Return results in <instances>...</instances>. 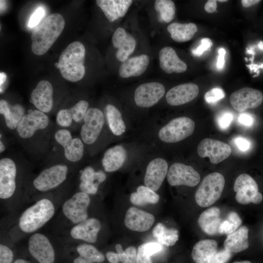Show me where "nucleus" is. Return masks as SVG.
Returning a JSON list of instances; mask_svg holds the SVG:
<instances>
[{
	"label": "nucleus",
	"mask_w": 263,
	"mask_h": 263,
	"mask_svg": "<svg viewBox=\"0 0 263 263\" xmlns=\"http://www.w3.org/2000/svg\"><path fill=\"white\" fill-rule=\"evenodd\" d=\"M65 23L61 14L53 13L35 27L31 34L33 53L38 56L46 53L61 34Z\"/></svg>",
	"instance_id": "nucleus-1"
},
{
	"label": "nucleus",
	"mask_w": 263,
	"mask_h": 263,
	"mask_svg": "<svg viewBox=\"0 0 263 263\" xmlns=\"http://www.w3.org/2000/svg\"><path fill=\"white\" fill-rule=\"evenodd\" d=\"M85 56L84 45L80 41H75L64 49L55 65L64 79L70 82H77L82 79L85 74Z\"/></svg>",
	"instance_id": "nucleus-2"
},
{
	"label": "nucleus",
	"mask_w": 263,
	"mask_h": 263,
	"mask_svg": "<svg viewBox=\"0 0 263 263\" xmlns=\"http://www.w3.org/2000/svg\"><path fill=\"white\" fill-rule=\"evenodd\" d=\"M55 212L53 202L49 199H41L22 213L19 220V226L24 233L34 232L47 223Z\"/></svg>",
	"instance_id": "nucleus-3"
},
{
	"label": "nucleus",
	"mask_w": 263,
	"mask_h": 263,
	"mask_svg": "<svg viewBox=\"0 0 263 263\" xmlns=\"http://www.w3.org/2000/svg\"><path fill=\"white\" fill-rule=\"evenodd\" d=\"M225 184L224 177L219 172H212L206 176L195 194L197 205L203 207L211 206L220 198Z\"/></svg>",
	"instance_id": "nucleus-4"
},
{
	"label": "nucleus",
	"mask_w": 263,
	"mask_h": 263,
	"mask_svg": "<svg viewBox=\"0 0 263 263\" xmlns=\"http://www.w3.org/2000/svg\"><path fill=\"white\" fill-rule=\"evenodd\" d=\"M195 129V123L190 118L181 116L170 120L159 131L158 137L163 142L176 143L190 136Z\"/></svg>",
	"instance_id": "nucleus-5"
},
{
	"label": "nucleus",
	"mask_w": 263,
	"mask_h": 263,
	"mask_svg": "<svg viewBox=\"0 0 263 263\" xmlns=\"http://www.w3.org/2000/svg\"><path fill=\"white\" fill-rule=\"evenodd\" d=\"M236 193V201L242 205L252 203L259 204L263 200V195L259 192L258 186L254 179L246 173L240 174L236 178L234 186Z\"/></svg>",
	"instance_id": "nucleus-6"
},
{
	"label": "nucleus",
	"mask_w": 263,
	"mask_h": 263,
	"mask_svg": "<svg viewBox=\"0 0 263 263\" xmlns=\"http://www.w3.org/2000/svg\"><path fill=\"white\" fill-rule=\"evenodd\" d=\"M68 171V167L63 164H56L46 168L35 178L34 187L41 192L53 189L66 180Z\"/></svg>",
	"instance_id": "nucleus-7"
},
{
	"label": "nucleus",
	"mask_w": 263,
	"mask_h": 263,
	"mask_svg": "<svg viewBox=\"0 0 263 263\" xmlns=\"http://www.w3.org/2000/svg\"><path fill=\"white\" fill-rule=\"evenodd\" d=\"M90 204L89 195L82 191L78 192L64 203L62 212L69 221L76 225L88 219Z\"/></svg>",
	"instance_id": "nucleus-8"
},
{
	"label": "nucleus",
	"mask_w": 263,
	"mask_h": 263,
	"mask_svg": "<svg viewBox=\"0 0 263 263\" xmlns=\"http://www.w3.org/2000/svg\"><path fill=\"white\" fill-rule=\"evenodd\" d=\"M83 121L80 131L81 140L86 144H92L96 141L102 130L104 124V114L98 108H90Z\"/></svg>",
	"instance_id": "nucleus-9"
},
{
	"label": "nucleus",
	"mask_w": 263,
	"mask_h": 263,
	"mask_svg": "<svg viewBox=\"0 0 263 263\" xmlns=\"http://www.w3.org/2000/svg\"><path fill=\"white\" fill-rule=\"evenodd\" d=\"M49 118L47 114L38 110H30L22 117L17 127L19 135L22 138L32 137L38 130L47 128Z\"/></svg>",
	"instance_id": "nucleus-10"
},
{
	"label": "nucleus",
	"mask_w": 263,
	"mask_h": 263,
	"mask_svg": "<svg viewBox=\"0 0 263 263\" xmlns=\"http://www.w3.org/2000/svg\"><path fill=\"white\" fill-rule=\"evenodd\" d=\"M28 248L31 255L38 263H54V248L44 234L37 233L32 235L28 240Z\"/></svg>",
	"instance_id": "nucleus-11"
},
{
	"label": "nucleus",
	"mask_w": 263,
	"mask_h": 263,
	"mask_svg": "<svg viewBox=\"0 0 263 263\" xmlns=\"http://www.w3.org/2000/svg\"><path fill=\"white\" fill-rule=\"evenodd\" d=\"M167 180L172 186L193 187L199 183L200 175L191 166L177 162L172 164L168 169Z\"/></svg>",
	"instance_id": "nucleus-12"
},
{
	"label": "nucleus",
	"mask_w": 263,
	"mask_h": 263,
	"mask_svg": "<svg viewBox=\"0 0 263 263\" xmlns=\"http://www.w3.org/2000/svg\"><path fill=\"white\" fill-rule=\"evenodd\" d=\"M232 152L227 143L211 138H205L199 144L197 153L202 158L208 157L211 163L217 164L228 157Z\"/></svg>",
	"instance_id": "nucleus-13"
},
{
	"label": "nucleus",
	"mask_w": 263,
	"mask_h": 263,
	"mask_svg": "<svg viewBox=\"0 0 263 263\" xmlns=\"http://www.w3.org/2000/svg\"><path fill=\"white\" fill-rule=\"evenodd\" d=\"M165 94L164 85L159 82L143 83L135 90L134 98L136 105L141 108H149L161 99Z\"/></svg>",
	"instance_id": "nucleus-14"
},
{
	"label": "nucleus",
	"mask_w": 263,
	"mask_h": 263,
	"mask_svg": "<svg viewBox=\"0 0 263 263\" xmlns=\"http://www.w3.org/2000/svg\"><path fill=\"white\" fill-rule=\"evenodd\" d=\"M263 95L259 90L248 87L240 89L232 93L229 102L234 110L242 112L259 107L263 102Z\"/></svg>",
	"instance_id": "nucleus-15"
},
{
	"label": "nucleus",
	"mask_w": 263,
	"mask_h": 263,
	"mask_svg": "<svg viewBox=\"0 0 263 263\" xmlns=\"http://www.w3.org/2000/svg\"><path fill=\"white\" fill-rule=\"evenodd\" d=\"M55 139L63 147L64 156L68 160L76 162L82 158L84 152L83 141L79 138H73L69 131L64 129L57 130Z\"/></svg>",
	"instance_id": "nucleus-16"
},
{
	"label": "nucleus",
	"mask_w": 263,
	"mask_h": 263,
	"mask_svg": "<svg viewBox=\"0 0 263 263\" xmlns=\"http://www.w3.org/2000/svg\"><path fill=\"white\" fill-rule=\"evenodd\" d=\"M17 167L11 158L0 160V198L7 199L14 194L16 188Z\"/></svg>",
	"instance_id": "nucleus-17"
},
{
	"label": "nucleus",
	"mask_w": 263,
	"mask_h": 263,
	"mask_svg": "<svg viewBox=\"0 0 263 263\" xmlns=\"http://www.w3.org/2000/svg\"><path fill=\"white\" fill-rule=\"evenodd\" d=\"M168 172V164L166 160L156 158L148 165L144 179L145 186L154 191L157 190L162 184Z\"/></svg>",
	"instance_id": "nucleus-18"
},
{
	"label": "nucleus",
	"mask_w": 263,
	"mask_h": 263,
	"mask_svg": "<svg viewBox=\"0 0 263 263\" xmlns=\"http://www.w3.org/2000/svg\"><path fill=\"white\" fill-rule=\"evenodd\" d=\"M155 222L154 216L135 207L127 210L124 225L129 229L137 232H145L150 229Z\"/></svg>",
	"instance_id": "nucleus-19"
},
{
	"label": "nucleus",
	"mask_w": 263,
	"mask_h": 263,
	"mask_svg": "<svg viewBox=\"0 0 263 263\" xmlns=\"http://www.w3.org/2000/svg\"><path fill=\"white\" fill-rule=\"evenodd\" d=\"M31 101L38 110L44 113L50 112L54 105L51 83L46 80L39 81L31 93Z\"/></svg>",
	"instance_id": "nucleus-20"
},
{
	"label": "nucleus",
	"mask_w": 263,
	"mask_h": 263,
	"mask_svg": "<svg viewBox=\"0 0 263 263\" xmlns=\"http://www.w3.org/2000/svg\"><path fill=\"white\" fill-rule=\"evenodd\" d=\"M198 94L199 88L196 84L187 83L171 88L167 93L166 99L169 105L177 106L191 101Z\"/></svg>",
	"instance_id": "nucleus-21"
},
{
	"label": "nucleus",
	"mask_w": 263,
	"mask_h": 263,
	"mask_svg": "<svg viewBox=\"0 0 263 263\" xmlns=\"http://www.w3.org/2000/svg\"><path fill=\"white\" fill-rule=\"evenodd\" d=\"M112 41L117 50L116 58L121 62H124L134 52L136 47V40L134 37L121 27L117 28L113 33Z\"/></svg>",
	"instance_id": "nucleus-22"
},
{
	"label": "nucleus",
	"mask_w": 263,
	"mask_h": 263,
	"mask_svg": "<svg viewBox=\"0 0 263 263\" xmlns=\"http://www.w3.org/2000/svg\"><path fill=\"white\" fill-rule=\"evenodd\" d=\"M101 228V223L97 219L88 218L73 226L70 230V235L75 240L94 243L97 241Z\"/></svg>",
	"instance_id": "nucleus-23"
},
{
	"label": "nucleus",
	"mask_w": 263,
	"mask_h": 263,
	"mask_svg": "<svg viewBox=\"0 0 263 263\" xmlns=\"http://www.w3.org/2000/svg\"><path fill=\"white\" fill-rule=\"evenodd\" d=\"M159 59L161 69L167 74L182 73L187 70V64L179 58L172 47L162 48L159 53Z\"/></svg>",
	"instance_id": "nucleus-24"
},
{
	"label": "nucleus",
	"mask_w": 263,
	"mask_h": 263,
	"mask_svg": "<svg viewBox=\"0 0 263 263\" xmlns=\"http://www.w3.org/2000/svg\"><path fill=\"white\" fill-rule=\"evenodd\" d=\"M106 179V174L101 170L95 171L91 167L84 169L80 176L79 188L87 194H95L99 186Z\"/></svg>",
	"instance_id": "nucleus-25"
},
{
	"label": "nucleus",
	"mask_w": 263,
	"mask_h": 263,
	"mask_svg": "<svg viewBox=\"0 0 263 263\" xmlns=\"http://www.w3.org/2000/svg\"><path fill=\"white\" fill-rule=\"evenodd\" d=\"M132 3L131 0H97L96 3L101 8L110 22L124 17Z\"/></svg>",
	"instance_id": "nucleus-26"
},
{
	"label": "nucleus",
	"mask_w": 263,
	"mask_h": 263,
	"mask_svg": "<svg viewBox=\"0 0 263 263\" xmlns=\"http://www.w3.org/2000/svg\"><path fill=\"white\" fill-rule=\"evenodd\" d=\"M149 62V56L145 54L130 57L120 65L119 75L124 78L139 76L146 71Z\"/></svg>",
	"instance_id": "nucleus-27"
},
{
	"label": "nucleus",
	"mask_w": 263,
	"mask_h": 263,
	"mask_svg": "<svg viewBox=\"0 0 263 263\" xmlns=\"http://www.w3.org/2000/svg\"><path fill=\"white\" fill-rule=\"evenodd\" d=\"M127 156V151L122 146L116 145L108 149L102 159L104 170L108 172L116 171L123 165Z\"/></svg>",
	"instance_id": "nucleus-28"
},
{
	"label": "nucleus",
	"mask_w": 263,
	"mask_h": 263,
	"mask_svg": "<svg viewBox=\"0 0 263 263\" xmlns=\"http://www.w3.org/2000/svg\"><path fill=\"white\" fill-rule=\"evenodd\" d=\"M220 216V209L217 207H212L200 215L198 223L206 234L209 235H215L218 234V229L223 220Z\"/></svg>",
	"instance_id": "nucleus-29"
},
{
	"label": "nucleus",
	"mask_w": 263,
	"mask_h": 263,
	"mask_svg": "<svg viewBox=\"0 0 263 263\" xmlns=\"http://www.w3.org/2000/svg\"><path fill=\"white\" fill-rule=\"evenodd\" d=\"M248 229L242 226L233 233L228 234L224 243V249L232 253H238L249 247Z\"/></svg>",
	"instance_id": "nucleus-30"
},
{
	"label": "nucleus",
	"mask_w": 263,
	"mask_h": 263,
	"mask_svg": "<svg viewBox=\"0 0 263 263\" xmlns=\"http://www.w3.org/2000/svg\"><path fill=\"white\" fill-rule=\"evenodd\" d=\"M0 113L3 115L7 127L11 130L16 129L24 116V109L19 104L10 105L4 99L0 100Z\"/></svg>",
	"instance_id": "nucleus-31"
},
{
	"label": "nucleus",
	"mask_w": 263,
	"mask_h": 263,
	"mask_svg": "<svg viewBox=\"0 0 263 263\" xmlns=\"http://www.w3.org/2000/svg\"><path fill=\"white\" fill-rule=\"evenodd\" d=\"M218 243L214 240L199 241L193 246L191 257L195 263H206L217 252Z\"/></svg>",
	"instance_id": "nucleus-32"
},
{
	"label": "nucleus",
	"mask_w": 263,
	"mask_h": 263,
	"mask_svg": "<svg viewBox=\"0 0 263 263\" xmlns=\"http://www.w3.org/2000/svg\"><path fill=\"white\" fill-rule=\"evenodd\" d=\"M171 38L178 42H184L190 40L198 29L196 25L192 22L182 24L173 22L167 27Z\"/></svg>",
	"instance_id": "nucleus-33"
},
{
	"label": "nucleus",
	"mask_w": 263,
	"mask_h": 263,
	"mask_svg": "<svg viewBox=\"0 0 263 263\" xmlns=\"http://www.w3.org/2000/svg\"><path fill=\"white\" fill-rule=\"evenodd\" d=\"M116 253L108 251L106 257L110 263H136L137 249L134 246H130L123 250L120 244L115 245Z\"/></svg>",
	"instance_id": "nucleus-34"
},
{
	"label": "nucleus",
	"mask_w": 263,
	"mask_h": 263,
	"mask_svg": "<svg viewBox=\"0 0 263 263\" xmlns=\"http://www.w3.org/2000/svg\"><path fill=\"white\" fill-rule=\"evenodd\" d=\"M105 113L109 127L115 135L120 136L126 131V125L118 109L112 104H107Z\"/></svg>",
	"instance_id": "nucleus-35"
},
{
	"label": "nucleus",
	"mask_w": 263,
	"mask_h": 263,
	"mask_svg": "<svg viewBox=\"0 0 263 263\" xmlns=\"http://www.w3.org/2000/svg\"><path fill=\"white\" fill-rule=\"evenodd\" d=\"M152 235L158 243L162 245H173L178 240V231L175 228H168L164 224L159 223L152 230Z\"/></svg>",
	"instance_id": "nucleus-36"
},
{
	"label": "nucleus",
	"mask_w": 263,
	"mask_h": 263,
	"mask_svg": "<svg viewBox=\"0 0 263 263\" xmlns=\"http://www.w3.org/2000/svg\"><path fill=\"white\" fill-rule=\"evenodd\" d=\"M130 200L132 204L136 206L154 204L158 202L159 196L150 188L140 186L137 187L136 192L131 193Z\"/></svg>",
	"instance_id": "nucleus-37"
},
{
	"label": "nucleus",
	"mask_w": 263,
	"mask_h": 263,
	"mask_svg": "<svg viewBox=\"0 0 263 263\" xmlns=\"http://www.w3.org/2000/svg\"><path fill=\"white\" fill-rule=\"evenodd\" d=\"M154 8L163 21L169 23L173 19L175 6L172 0H156L154 2Z\"/></svg>",
	"instance_id": "nucleus-38"
},
{
	"label": "nucleus",
	"mask_w": 263,
	"mask_h": 263,
	"mask_svg": "<svg viewBox=\"0 0 263 263\" xmlns=\"http://www.w3.org/2000/svg\"><path fill=\"white\" fill-rule=\"evenodd\" d=\"M79 255L93 263H100L104 261L105 257L94 246L89 244H80L76 247Z\"/></svg>",
	"instance_id": "nucleus-39"
},
{
	"label": "nucleus",
	"mask_w": 263,
	"mask_h": 263,
	"mask_svg": "<svg viewBox=\"0 0 263 263\" xmlns=\"http://www.w3.org/2000/svg\"><path fill=\"white\" fill-rule=\"evenodd\" d=\"M242 223V221L238 214L234 211L230 212L226 219L222 220L218 229V234H230L235 231Z\"/></svg>",
	"instance_id": "nucleus-40"
},
{
	"label": "nucleus",
	"mask_w": 263,
	"mask_h": 263,
	"mask_svg": "<svg viewBox=\"0 0 263 263\" xmlns=\"http://www.w3.org/2000/svg\"><path fill=\"white\" fill-rule=\"evenodd\" d=\"M88 107L89 103L86 100H81L69 108L73 121L78 123L83 119Z\"/></svg>",
	"instance_id": "nucleus-41"
},
{
	"label": "nucleus",
	"mask_w": 263,
	"mask_h": 263,
	"mask_svg": "<svg viewBox=\"0 0 263 263\" xmlns=\"http://www.w3.org/2000/svg\"><path fill=\"white\" fill-rule=\"evenodd\" d=\"M56 122L61 127H68L71 126L73 121L69 109L59 110L56 116Z\"/></svg>",
	"instance_id": "nucleus-42"
},
{
	"label": "nucleus",
	"mask_w": 263,
	"mask_h": 263,
	"mask_svg": "<svg viewBox=\"0 0 263 263\" xmlns=\"http://www.w3.org/2000/svg\"><path fill=\"white\" fill-rule=\"evenodd\" d=\"M225 95V93L222 89L214 88L206 93L205 99L208 103H214L223 99Z\"/></svg>",
	"instance_id": "nucleus-43"
},
{
	"label": "nucleus",
	"mask_w": 263,
	"mask_h": 263,
	"mask_svg": "<svg viewBox=\"0 0 263 263\" xmlns=\"http://www.w3.org/2000/svg\"><path fill=\"white\" fill-rule=\"evenodd\" d=\"M231 256V253L224 249L217 251L206 263H226Z\"/></svg>",
	"instance_id": "nucleus-44"
},
{
	"label": "nucleus",
	"mask_w": 263,
	"mask_h": 263,
	"mask_svg": "<svg viewBox=\"0 0 263 263\" xmlns=\"http://www.w3.org/2000/svg\"><path fill=\"white\" fill-rule=\"evenodd\" d=\"M233 118V116L230 112H225L221 113L217 117L218 126L223 130H226L230 125Z\"/></svg>",
	"instance_id": "nucleus-45"
},
{
	"label": "nucleus",
	"mask_w": 263,
	"mask_h": 263,
	"mask_svg": "<svg viewBox=\"0 0 263 263\" xmlns=\"http://www.w3.org/2000/svg\"><path fill=\"white\" fill-rule=\"evenodd\" d=\"M14 258L13 251L7 246L0 244V263H12Z\"/></svg>",
	"instance_id": "nucleus-46"
},
{
	"label": "nucleus",
	"mask_w": 263,
	"mask_h": 263,
	"mask_svg": "<svg viewBox=\"0 0 263 263\" xmlns=\"http://www.w3.org/2000/svg\"><path fill=\"white\" fill-rule=\"evenodd\" d=\"M44 15V9L41 7H38L30 17L28 21V26L30 28L36 27L38 25Z\"/></svg>",
	"instance_id": "nucleus-47"
},
{
	"label": "nucleus",
	"mask_w": 263,
	"mask_h": 263,
	"mask_svg": "<svg viewBox=\"0 0 263 263\" xmlns=\"http://www.w3.org/2000/svg\"><path fill=\"white\" fill-rule=\"evenodd\" d=\"M212 45V42L209 38H205L201 40V43L197 48L192 51V54L197 56H201L203 53L208 50Z\"/></svg>",
	"instance_id": "nucleus-48"
},
{
	"label": "nucleus",
	"mask_w": 263,
	"mask_h": 263,
	"mask_svg": "<svg viewBox=\"0 0 263 263\" xmlns=\"http://www.w3.org/2000/svg\"><path fill=\"white\" fill-rule=\"evenodd\" d=\"M234 142L238 149L243 151L247 150L250 146L249 140L241 136L235 138Z\"/></svg>",
	"instance_id": "nucleus-49"
},
{
	"label": "nucleus",
	"mask_w": 263,
	"mask_h": 263,
	"mask_svg": "<svg viewBox=\"0 0 263 263\" xmlns=\"http://www.w3.org/2000/svg\"><path fill=\"white\" fill-rule=\"evenodd\" d=\"M238 122L245 126H252L254 123L253 116L249 114L244 113L239 115L238 117Z\"/></svg>",
	"instance_id": "nucleus-50"
},
{
	"label": "nucleus",
	"mask_w": 263,
	"mask_h": 263,
	"mask_svg": "<svg viewBox=\"0 0 263 263\" xmlns=\"http://www.w3.org/2000/svg\"><path fill=\"white\" fill-rule=\"evenodd\" d=\"M226 51L223 48H221L218 50V56L217 62V67L218 69H222L225 64V55Z\"/></svg>",
	"instance_id": "nucleus-51"
},
{
	"label": "nucleus",
	"mask_w": 263,
	"mask_h": 263,
	"mask_svg": "<svg viewBox=\"0 0 263 263\" xmlns=\"http://www.w3.org/2000/svg\"><path fill=\"white\" fill-rule=\"evenodd\" d=\"M217 0H208L205 5V11L208 13L214 12L217 8Z\"/></svg>",
	"instance_id": "nucleus-52"
},
{
	"label": "nucleus",
	"mask_w": 263,
	"mask_h": 263,
	"mask_svg": "<svg viewBox=\"0 0 263 263\" xmlns=\"http://www.w3.org/2000/svg\"><path fill=\"white\" fill-rule=\"evenodd\" d=\"M261 2L260 0H242L241 3L243 7L248 8Z\"/></svg>",
	"instance_id": "nucleus-53"
},
{
	"label": "nucleus",
	"mask_w": 263,
	"mask_h": 263,
	"mask_svg": "<svg viewBox=\"0 0 263 263\" xmlns=\"http://www.w3.org/2000/svg\"><path fill=\"white\" fill-rule=\"evenodd\" d=\"M73 263H93L91 261L88 260V259L79 256L75 258L73 261Z\"/></svg>",
	"instance_id": "nucleus-54"
},
{
	"label": "nucleus",
	"mask_w": 263,
	"mask_h": 263,
	"mask_svg": "<svg viewBox=\"0 0 263 263\" xmlns=\"http://www.w3.org/2000/svg\"><path fill=\"white\" fill-rule=\"evenodd\" d=\"M7 78V75L6 74H5L4 72H0V88H2V86L3 85L4 82L6 81Z\"/></svg>",
	"instance_id": "nucleus-55"
},
{
	"label": "nucleus",
	"mask_w": 263,
	"mask_h": 263,
	"mask_svg": "<svg viewBox=\"0 0 263 263\" xmlns=\"http://www.w3.org/2000/svg\"><path fill=\"white\" fill-rule=\"evenodd\" d=\"M14 263H31L26 260H24L22 259H18L14 261Z\"/></svg>",
	"instance_id": "nucleus-56"
},
{
	"label": "nucleus",
	"mask_w": 263,
	"mask_h": 263,
	"mask_svg": "<svg viewBox=\"0 0 263 263\" xmlns=\"http://www.w3.org/2000/svg\"><path fill=\"white\" fill-rule=\"evenodd\" d=\"M5 150V146L3 143L2 141L0 140V152H3Z\"/></svg>",
	"instance_id": "nucleus-57"
},
{
	"label": "nucleus",
	"mask_w": 263,
	"mask_h": 263,
	"mask_svg": "<svg viewBox=\"0 0 263 263\" xmlns=\"http://www.w3.org/2000/svg\"><path fill=\"white\" fill-rule=\"evenodd\" d=\"M0 11L3 10L4 9V7H5V2L4 0H0Z\"/></svg>",
	"instance_id": "nucleus-58"
},
{
	"label": "nucleus",
	"mask_w": 263,
	"mask_h": 263,
	"mask_svg": "<svg viewBox=\"0 0 263 263\" xmlns=\"http://www.w3.org/2000/svg\"><path fill=\"white\" fill-rule=\"evenodd\" d=\"M233 263H251L250 261H236Z\"/></svg>",
	"instance_id": "nucleus-59"
},
{
	"label": "nucleus",
	"mask_w": 263,
	"mask_h": 263,
	"mask_svg": "<svg viewBox=\"0 0 263 263\" xmlns=\"http://www.w3.org/2000/svg\"><path fill=\"white\" fill-rule=\"evenodd\" d=\"M218 1H220V2H226L227 1V0H218Z\"/></svg>",
	"instance_id": "nucleus-60"
}]
</instances>
